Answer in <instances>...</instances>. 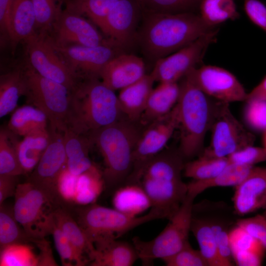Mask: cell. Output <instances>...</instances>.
Here are the masks:
<instances>
[{"instance_id":"obj_1","label":"cell","mask_w":266,"mask_h":266,"mask_svg":"<svg viewBox=\"0 0 266 266\" xmlns=\"http://www.w3.org/2000/svg\"><path fill=\"white\" fill-rule=\"evenodd\" d=\"M145 13L138 41L145 57L155 63L219 28L208 25L195 12Z\"/></svg>"},{"instance_id":"obj_2","label":"cell","mask_w":266,"mask_h":266,"mask_svg":"<svg viewBox=\"0 0 266 266\" xmlns=\"http://www.w3.org/2000/svg\"><path fill=\"white\" fill-rule=\"evenodd\" d=\"M179 150L162 151L144 168L139 184L147 195L151 208L170 220L178 211L188 193L182 179L185 163Z\"/></svg>"},{"instance_id":"obj_3","label":"cell","mask_w":266,"mask_h":266,"mask_svg":"<svg viewBox=\"0 0 266 266\" xmlns=\"http://www.w3.org/2000/svg\"><path fill=\"white\" fill-rule=\"evenodd\" d=\"M136 123L124 117L89 135L103 158L107 192L113 193L124 185L132 172L134 151L142 132Z\"/></svg>"},{"instance_id":"obj_4","label":"cell","mask_w":266,"mask_h":266,"mask_svg":"<svg viewBox=\"0 0 266 266\" xmlns=\"http://www.w3.org/2000/svg\"><path fill=\"white\" fill-rule=\"evenodd\" d=\"M176 103L180 131L179 151L190 159L203 151L204 138L210 131L217 100L205 94L196 83L191 69L182 79Z\"/></svg>"},{"instance_id":"obj_5","label":"cell","mask_w":266,"mask_h":266,"mask_svg":"<svg viewBox=\"0 0 266 266\" xmlns=\"http://www.w3.org/2000/svg\"><path fill=\"white\" fill-rule=\"evenodd\" d=\"M84 79L72 91L68 127L89 135L126 117L114 91L98 78Z\"/></svg>"},{"instance_id":"obj_6","label":"cell","mask_w":266,"mask_h":266,"mask_svg":"<svg viewBox=\"0 0 266 266\" xmlns=\"http://www.w3.org/2000/svg\"><path fill=\"white\" fill-rule=\"evenodd\" d=\"M14 197L13 213L19 224L31 237L45 238L53 212L61 205L58 194L27 180L18 184Z\"/></svg>"},{"instance_id":"obj_7","label":"cell","mask_w":266,"mask_h":266,"mask_svg":"<svg viewBox=\"0 0 266 266\" xmlns=\"http://www.w3.org/2000/svg\"><path fill=\"white\" fill-rule=\"evenodd\" d=\"M73 210L74 215L71 214L93 243L100 239H117L141 225L164 219L160 212L153 208L144 215L131 216L95 203L78 206Z\"/></svg>"},{"instance_id":"obj_8","label":"cell","mask_w":266,"mask_h":266,"mask_svg":"<svg viewBox=\"0 0 266 266\" xmlns=\"http://www.w3.org/2000/svg\"><path fill=\"white\" fill-rule=\"evenodd\" d=\"M196 198L188 193L178 211L154 238L148 241L138 236L133 238L132 243L143 264L149 265L155 259L169 257L190 243L189 234Z\"/></svg>"},{"instance_id":"obj_9","label":"cell","mask_w":266,"mask_h":266,"mask_svg":"<svg viewBox=\"0 0 266 266\" xmlns=\"http://www.w3.org/2000/svg\"><path fill=\"white\" fill-rule=\"evenodd\" d=\"M28 65L23 70L26 83L24 96L29 103L45 113L51 129L63 132L68 126L72 91L41 76Z\"/></svg>"},{"instance_id":"obj_10","label":"cell","mask_w":266,"mask_h":266,"mask_svg":"<svg viewBox=\"0 0 266 266\" xmlns=\"http://www.w3.org/2000/svg\"><path fill=\"white\" fill-rule=\"evenodd\" d=\"M209 145L199 155L225 158L247 146L253 145L254 135L232 113L229 103L217 100L210 129Z\"/></svg>"},{"instance_id":"obj_11","label":"cell","mask_w":266,"mask_h":266,"mask_svg":"<svg viewBox=\"0 0 266 266\" xmlns=\"http://www.w3.org/2000/svg\"><path fill=\"white\" fill-rule=\"evenodd\" d=\"M178 108L176 104L166 115L148 125L143 131L133 154L132 172L126 184H139L141 173L148 163L162 151L178 127Z\"/></svg>"},{"instance_id":"obj_12","label":"cell","mask_w":266,"mask_h":266,"mask_svg":"<svg viewBox=\"0 0 266 266\" xmlns=\"http://www.w3.org/2000/svg\"><path fill=\"white\" fill-rule=\"evenodd\" d=\"M218 28L189 45L158 60L150 74L155 82H177L200 64L209 46L216 41Z\"/></svg>"},{"instance_id":"obj_13","label":"cell","mask_w":266,"mask_h":266,"mask_svg":"<svg viewBox=\"0 0 266 266\" xmlns=\"http://www.w3.org/2000/svg\"><path fill=\"white\" fill-rule=\"evenodd\" d=\"M25 43L29 65L34 70L72 91L75 88L79 79L59 55L48 34L36 33Z\"/></svg>"},{"instance_id":"obj_14","label":"cell","mask_w":266,"mask_h":266,"mask_svg":"<svg viewBox=\"0 0 266 266\" xmlns=\"http://www.w3.org/2000/svg\"><path fill=\"white\" fill-rule=\"evenodd\" d=\"M48 35L53 44L58 46L111 45L118 47L105 38L82 16L66 9L61 11Z\"/></svg>"},{"instance_id":"obj_15","label":"cell","mask_w":266,"mask_h":266,"mask_svg":"<svg viewBox=\"0 0 266 266\" xmlns=\"http://www.w3.org/2000/svg\"><path fill=\"white\" fill-rule=\"evenodd\" d=\"M53 45L65 63L78 79L81 77L84 79L100 77L104 66L112 58L120 54L119 53V49H121L111 45L95 47Z\"/></svg>"},{"instance_id":"obj_16","label":"cell","mask_w":266,"mask_h":266,"mask_svg":"<svg viewBox=\"0 0 266 266\" xmlns=\"http://www.w3.org/2000/svg\"><path fill=\"white\" fill-rule=\"evenodd\" d=\"M195 81L207 96L218 101H245L247 93L232 72L221 67L202 65L192 69Z\"/></svg>"},{"instance_id":"obj_17","label":"cell","mask_w":266,"mask_h":266,"mask_svg":"<svg viewBox=\"0 0 266 266\" xmlns=\"http://www.w3.org/2000/svg\"><path fill=\"white\" fill-rule=\"evenodd\" d=\"M50 131V143L28 181L57 194V182L66 166V156L63 132L52 129Z\"/></svg>"},{"instance_id":"obj_18","label":"cell","mask_w":266,"mask_h":266,"mask_svg":"<svg viewBox=\"0 0 266 266\" xmlns=\"http://www.w3.org/2000/svg\"><path fill=\"white\" fill-rule=\"evenodd\" d=\"M139 8L138 0H118L100 30L120 48L128 45L134 36Z\"/></svg>"},{"instance_id":"obj_19","label":"cell","mask_w":266,"mask_h":266,"mask_svg":"<svg viewBox=\"0 0 266 266\" xmlns=\"http://www.w3.org/2000/svg\"><path fill=\"white\" fill-rule=\"evenodd\" d=\"M194 206L200 211L210 223L222 266H233V258L229 241V233L236 225L228 206L224 203L202 201Z\"/></svg>"},{"instance_id":"obj_20","label":"cell","mask_w":266,"mask_h":266,"mask_svg":"<svg viewBox=\"0 0 266 266\" xmlns=\"http://www.w3.org/2000/svg\"><path fill=\"white\" fill-rule=\"evenodd\" d=\"M233 198L235 213L243 216L266 207V167L254 166Z\"/></svg>"},{"instance_id":"obj_21","label":"cell","mask_w":266,"mask_h":266,"mask_svg":"<svg viewBox=\"0 0 266 266\" xmlns=\"http://www.w3.org/2000/svg\"><path fill=\"white\" fill-rule=\"evenodd\" d=\"M145 71V64L141 58L121 53L106 64L100 78L105 85L115 91L139 80L146 74Z\"/></svg>"},{"instance_id":"obj_22","label":"cell","mask_w":266,"mask_h":266,"mask_svg":"<svg viewBox=\"0 0 266 266\" xmlns=\"http://www.w3.org/2000/svg\"><path fill=\"white\" fill-rule=\"evenodd\" d=\"M95 251L90 266H131L138 259L133 244L115 238H103L93 242Z\"/></svg>"},{"instance_id":"obj_23","label":"cell","mask_w":266,"mask_h":266,"mask_svg":"<svg viewBox=\"0 0 266 266\" xmlns=\"http://www.w3.org/2000/svg\"><path fill=\"white\" fill-rule=\"evenodd\" d=\"M43 239H39L33 242L13 244L0 249V266H57L50 245L44 248L40 253H36L34 249Z\"/></svg>"},{"instance_id":"obj_24","label":"cell","mask_w":266,"mask_h":266,"mask_svg":"<svg viewBox=\"0 0 266 266\" xmlns=\"http://www.w3.org/2000/svg\"><path fill=\"white\" fill-rule=\"evenodd\" d=\"M53 218L70 242L77 257V266L90 264L95 251L94 244L71 213L60 206L54 211Z\"/></svg>"},{"instance_id":"obj_25","label":"cell","mask_w":266,"mask_h":266,"mask_svg":"<svg viewBox=\"0 0 266 266\" xmlns=\"http://www.w3.org/2000/svg\"><path fill=\"white\" fill-rule=\"evenodd\" d=\"M154 82L150 74H145L120 90L117 96L119 104L123 113L129 120L135 122L139 121Z\"/></svg>"},{"instance_id":"obj_26","label":"cell","mask_w":266,"mask_h":266,"mask_svg":"<svg viewBox=\"0 0 266 266\" xmlns=\"http://www.w3.org/2000/svg\"><path fill=\"white\" fill-rule=\"evenodd\" d=\"M233 262L239 266H259L266 249L244 229L237 225L229 233Z\"/></svg>"},{"instance_id":"obj_27","label":"cell","mask_w":266,"mask_h":266,"mask_svg":"<svg viewBox=\"0 0 266 266\" xmlns=\"http://www.w3.org/2000/svg\"><path fill=\"white\" fill-rule=\"evenodd\" d=\"M179 93L177 82L160 83L152 90L139 119L140 123L147 125L168 114L176 104Z\"/></svg>"},{"instance_id":"obj_28","label":"cell","mask_w":266,"mask_h":266,"mask_svg":"<svg viewBox=\"0 0 266 266\" xmlns=\"http://www.w3.org/2000/svg\"><path fill=\"white\" fill-rule=\"evenodd\" d=\"M63 132L66 167L72 174L79 175L94 165L89 156V149L93 143L89 135L78 133L69 127Z\"/></svg>"},{"instance_id":"obj_29","label":"cell","mask_w":266,"mask_h":266,"mask_svg":"<svg viewBox=\"0 0 266 266\" xmlns=\"http://www.w3.org/2000/svg\"><path fill=\"white\" fill-rule=\"evenodd\" d=\"M36 17L32 0H13L8 35L14 43H25L36 32Z\"/></svg>"},{"instance_id":"obj_30","label":"cell","mask_w":266,"mask_h":266,"mask_svg":"<svg viewBox=\"0 0 266 266\" xmlns=\"http://www.w3.org/2000/svg\"><path fill=\"white\" fill-rule=\"evenodd\" d=\"M51 137L50 131L42 129L23 136L20 141H16L17 156L24 174L31 173L34 169Z\"/></svg>"},{"instance_id":"obj_31","label":"cell","mask_w":266,"mask_h":266,"mask_svg":"<svg viewBox=\"0 0 266 266\" xmlns=\"http://www.w3.org/2000/svg\"><path fill=\"white\" fill-rule=\"evenodd\" d=\"M191 232L196 238L200 251L208 266H222L210 223L205 216L193 206Z\"/></svg>"},{"instance_id":"obj_32","label":"cell","mask_w":266,"mask_h":266,"mask_svg":"<svg viewBox=\"0 0 266 266\" xmlns=\"http://www.w3.org/2000/svg\"><path fill=\"white\" fill-rule=\"evenodd\" d=\"M254 166L229 163L220 173L213 178L203 180H193L188 183V192L197 197L212 187H235L248 176Z\"/></svg>"},{"instance_id":"obj_33","label":"cell","mask_w":266,"mask_h":266,"mask_svg":"<svg viewBox=\"0 0 266 266\" xmlns=\"http://www.w3.org/2000/svg\"><path fill=\"white\" fill-rule=\"evenodd\" d=\"M114 208L131 216H137L151 207L147 195L139 184H126L114 193Z\"/></svg>"},{"instance_id":"obj_34","label":"cell","mask_w":266,"mask_h":266,"mask_svg":"<svg viewBox=\"0 0 266 266\" xmlns=\"http://www.w3.org/2000/svg\"><path fill=\"white\" fill-rule=\"evenodd\" d=\"M48 122L47 115L42 110L33 105H25L14 110L7 126L12 133L24 136L46 129Z\"/></svg>"},{"instance_id":"obj_35","label":"cell","mask_w":266,"mask_h":266,"mask_svg":"<svg viewBox=\"0 0 266 266\" xmlns=\"http://www.w3.org/2000/svg\"><path fill=\"white\" fill-rule=\"evenodd\" d=\"M26 83L23 70L10 71L0 77V117L13 111L19 99L25 95Z\"/></svg>"},{"instance_id":"obj_36","label":"cell","mask_w":266,"mask_h":266,"mask_svg":"<svg viewBox=\"0 0 266 266\" xmlns=\"http://www.w3.org/2000/svg\"><path fill=\"white\" fill-rule=\"evenodd\" d=\"M103 189V173L94 165L78 176L73 204L82 206L94 203Z\"/></svg>"},{"instance_id":"obj_37","label":"cell","mask_w":266,"mask_h":266,"mask_svg":"<svg viewBox=\"0 0 266 266\" xmlns=\"http://www.w3.org/2000/svg\"><path fill=\"white\" fill-rule=\"evenodd\" d=\"M198 11L203 21L213 27L239 17L233 0H201Z\"/></svg>"},{"instance_id":"obj_38","label":"cell","mask_w":266,"mask_h":266,"mask_svg":"<svg viewBox=\"0 0 266 266\" xmlns=\"http://www.w3.org/2000/svg\"><path fill=\"white\" fill-rule=\"evenodd\" d=\"M40 239L31 237L16 220L13 207L0 205V249L13 244L33 242Z\"/></svg>"},{"instance_id":"obj_39","label":"cell","mask_w":266,"mask_h":266,"mask_svg":"<svg viewBox=\"0 0 266 266\" xmlns=\"http://www.w3.org/2000/svg\"><path fill=\"white\" fill-rule=\"evenodd\" d=\"M118 0H66V9L85 15L100 29Z\"/></svg>"},{"instance_id":"obj_40","label":"cell","mask_w":266,"mask_h":266,"mask_svg":"<svg viewBox=\"0 0 266 266\" xmlns=\"http://www.w3.org/2000/svg\"><path fill=\"white\" fill-rule=\"evenodd\" d=\"M227 157L210 158L199 156L185 163L184 175L195 180L210 179L220 173L229 164Z\"/></svg>"},{"instance_id":"obj_41","label":"cell","mask_w":266,"mask_h":266,"mask_svg":"<svg viewBox=\"0 0 266 266\" xmlns=\"http://www.w3.org/2000/svg\"><path fill=\"white\" fill-rule=\"evenodd\" d=\"M8 130L0 131V175L18 176L24 174L15 148L16 141Z\"/></svg>"},{"instance_id":"obj_42","label":"cell","mask_w":266,"mask_h":266,"mask_svg":"<svg viewBox=\"0 0 266 266\" xmlns=\"http://www.w3.org/2000/svg\"><path fill=\"white\" fill-rule=\"evenodd\" d=\"M201 0H138L147 13H178L199 10Z\"/></svg>"},{"instance_id":"obj_43","label":"cell","mask_w":266,"mask_h":266,"mask_svg":"<svg viewBox=\"0 0 266 266\" xmlns=\"http://www.w3.org/2000/svg\"><path fill=\"white\" fill-rule=\"evenodd\" d=\"M58 0H32L36 17V32L48 34L62 10Z\"/></svg>"},{"instance_id":"obj_44","label":"cell","mask_w":266,"mask_h":266,"mask_svg":"<svg viewBox=\"0 0 266 266\" xmlns=\"http://www.w3.org/2000/svg\"><path fill=\"white\" fill-rule=\"evenodd\" d=\"M49 233L53 238L55 246L63 266H77V259L74 249L68 239L55 223L54 218Z\"/></svg>"},{"instance_id":"obj_45","label":"cell","mask_w":266,"mask_h":266,"mask_svg":"<svg viewBox=\"0 0 266 266\" xmlns=\"http://www.w3.org/2000/svg\"><path fill=\"white\" fill-rule=\"evenodd\" d=\"M162 261L167 266H208L200 250L194 249L190 243Z\"/></svg>"},{"instance_id":"obj_46","label":"cell","mask_w":266,"mask_h":266,"mask_svg":"<svg viewBox=\"0 0 266 266\" xmlns=\"http://www.w3.org/2000/svg\"><path fill=\"white\" fill-rule=\"evenodd\" d=\"M244 117L247 124L258 131H266V101L252 100L245 101Z\"/></svg>"},{"instance_id":"obj_47","label":"cell","mask_w":266,"mask_h":266,"mask_svg":"<svg viewBox=\"0 0 266 266\" xmlns=\"http://www.w3.org/2000/svg\"><path fill=\"white\" fill-rule=\"evenodd\" d=\"M227 158L231 164L254 166L266 161V149L250 145L231 154Z\"/></svg>"},{"instance_id":"obj_48","label":"cell","mask_w":266,"mask_h":266,"mask_svg":"<svg viewBox=\"0 0 266 266\" xmlns=\"http://www.w3.org/2000/svg\"><path fill=\"white\" fill-rule=\"evenodd\" d=\"M236 225L244 229L266 249V217L257 215L237 219Z\"/></svg>"},{"instance_id":"obj_49","label":"cell","mask_w":266,"mask_h":266,"mask_svg":"<svg viewBox=\"0 0 266 266\" xmlns=\"http://www.w3.org/2000/svg\"><path fill=\"white\" fill-rule=\"evenodd\" d=\"M78 176L70 173L66 166L61 172L57 180L56 191L62 201L73 203Z\"/></svg>"},{"instance_id":"obj_50","label":"cell","mask_w":266,"mask_h":266,"mask_svg":"<svg viewBox=\"0 0 266 266\" xmlns=\"http://www.w3.org/2000/svg\"><path fill=\"white\" fill-rule=\"evenodd\" d=\"M244 11L249 20L266 33V5L259 0H243Z\"/></svg>"},{"instance_id":"obj_51","label":"cell","mask_w":266,"mask_h":266,"mask_svg":"<svg viewBox=\"0 0 266 266\" xmlns=\"http://www.w3.org/2000/svg\"><path fill=\"white\" fill-rule=\"evenodd\" d=\"M16 176L0 175V205L7 198L14 196L18 185Z\"/></svg>"},{"instance_id":"obj_52","label":"cell","mask_w":266,"mask_h":266,"mask_svg":"<svg viewBox=\"0 0 266 266\" xmlns=\"http://www.w3.org/2000/svg\"><path fill=\"white\" fill-rule=\"evenodd\" d=\"M13 0H0V31L8 35L11 8Z\"/></svg>"},{"instance_id":"obj_53","label":"cell","mask_w":266,"mask_h":266,"mask_svg":"<svg viewBox=\"0 0 266 266\" xmlns=\"http://www.w3.org/2000/svg\"><path fill=\"white\" fill-rule=\"evenodd\" d=\"M252 100L266 101V76L251 92L247 93L245 101Z\"/></svg>"},{"instance_id":"obj_54","label":"cell","mask_w":266,"mask_h":266,"mask_svg":"<svg viewBox=\"0 0 266 266\" xmlns=\"http://www.w3.org/2000/svg\"><path fill=\"white\" fill-rule=\"evenodd\" d=\"M264 148L266 149V131L265 132L264 136Z\"/></svg>"},{"instance_id":"obj_55","label":"cell","mask_w":266,"mask_h":266,"mask_svg":"<svg viewBox=\"0 0 266 266\" xmlns=\"http://www.w3.org/2000/svg\"><path fill=\"white\" fill-rule=\"evenodd\" d=\"M265 209H265V211L264 212V215H265L266 217V207H265Z\"/></svg>"},{"instance_id":"obj_56","label":"cell","mask_w":266,"mask_h":266,"mask_svg":"<svg viewBox=\"0 0 266 266\" xmlns=\"http://www.w3.org/2000/svg\"><path fill=\"white\" fill-rule=\"evenodd\" d=\"M59 2H61L62 0H58Z\"/></svg>"}]
</instances>
